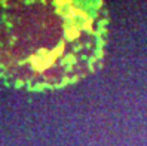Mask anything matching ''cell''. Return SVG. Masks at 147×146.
Returning a JSON list of instances; mask_svg holds the SVG:
<instances>
[{
  "label": "cell",
  "instance_id": "obj_1",
  "mask_svg": "<svg viewBox=\"0 0 147 146\" xmlns=\"http://www.w3.org/2000/svg\"><path fill=\"white\" fill-rule=\"evenodd\" d=\"M102 2L0 5V67L16 84L58 88L94 73L104 57Z\"/></svg>",
  "mask_w": 147,
  "mask_h": 146
}]
</instances>
